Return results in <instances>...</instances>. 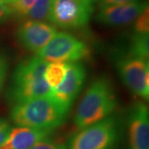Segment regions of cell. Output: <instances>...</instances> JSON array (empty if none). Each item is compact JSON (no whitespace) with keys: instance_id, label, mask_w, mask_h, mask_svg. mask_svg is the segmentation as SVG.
<instances>
[{"instance_id":"obj_21","label":"cell","mask_w":149,"mask_h":149,"mask_svg":"<svg viewBox=\"0 0 149 149\" xmlns=\"http://www.w3.org/2000/svg\"><path fill=\"white\" fill-rule=\"evenodd\" d=\"M13 14V11L10 6L7 3L0 2V22L6 20L8 17Z\"/></svg>"},{"instance_id":"obj_22","label":"cell","mask_w":149,"mask_h":149,"mask_svg":"<svg viewBox=\"0 0 149 149\" xmlns=\"http://www.w3.org/2000/svg\"><path fill=\"white\" fill-rule=\"evenodd\" d=\"M7 68H8V65L6 60L3 57H0V88L2 87L5 79Z\"/></svg>"},{"instance_id":"obj_8","label":"cell","mask_w":149,"mask_h":149,"mask_svg":"<svg viewBox=\"0 0 149 149\" xmlns=\"http://www.w3.org/2000/svg\"><path fill=\"white\" fill-rule=\"evenodd\" d=\"M86 78V70L82 63H67L64 80L56 87L52 88L49 98L56 103L64 111L68 113L73 102L80 93Z\"/></svg>"},{"instance_id":"obj_16","label":"cell","mask_w":149,"mask_h":149,"mask_svg":"<svg viewBox=\"0 0 149 149\" xmlns=\"http://www.w3.org/2000/svg\"><path fill=\"white\" fill-rule=\"evenodd\" d=\"M134 30H135V33H139V34H148L149 33L148 6L135 19Z\"/></svg>"},{"instance_id":"obj_10","label":"cell","mask_w":149,"mask_h":149,"mask_svg":"<svg viewBox=\"0 0 149 149\" xmlns=\"http://www.w3.org/2000/svg\"><path fill=\"white\" fill-rule=\"evenodd\" d=\"M129 149H149V116L148 106L137 102L128 118Z\"/></svg>"},{"instance_id":"obj_14","label":"cell","mask_w":149,"mask_h":149,"mask_svg":"<svg viewBox=\"0 0 149 149\" xmlns=\"http://www.w3.org/2000/svg\"><path fill=\"white\" fill-rule=\"evenodd\" d=\"M133 57L148 60L149 37L148 34L135 33L133 36L129 48V55Z\"/></svg>"},{"instance_id":"obj_9","label":"cell","mask_w":149,"mask_h":149,"mask_svg":"<svg viewBox=\"0 0 149 149\" xmlns=\"http://www.w3.org/2000/svg\"><path fill=\"white\" fill-rule=\"evenodd\" d=\"M56 33V29L43 22L28 20L19 27L17 37L21 45L27 50L37 53Z\"/></svg>"},{"instance_id":"obj_23","label":"cell","mask_w":149,"mask_h":149,"mask_svg":"<svg viewBox=\"0 0 149 149\" xmlns=\"http://www.w3.org/2000/svg\"><path fill=\"white\" fill-rule=\"evenodd\" d=\"M89 1H91H91H93V0H89Z\"/></svg>"},{"instance_id":"obj_24","label":"cell","mask_w":149,"mask_h":149,"mask_svg":"<svg viewBox=\"0 0 149 149\" xmlns=\"http://www.w3.org/2000/svg\"><path fill=\"white\" fill-rule=\"evenodd\" d=\"M14 1H15V0H13V2H14ZM9 5H10V4H9Z\"/></svg>"},{"instance_id":"obj_17","label":"cell","mask_w":149,"mask_h":149,"mask_svg":"<svg viewBox=\"0 0 149 149\" xmlns=\"http://www.w3.org/2000/svg\"><path fill=\"white\" fill-rule=\"evenodd\" d=\"M36 1L37 0H15L9 6L12 8L13 13H16L20 17H26L28 11Z\"/></svg>"},{"instance_id":"obj_3","label":"cell","mask_w":149,"mask_h":149,"mask_svg":"<svg viewBox=\"0 0 149 149\" xmlns=\"http://www.w3.org/2000/svg\"><path fill=\"white\" fill-rule=\"evenodd\" d=\"M67 113L51 98L42 97L15 104L11 118L19 127L52 131L64 123Z\"/></svg>"},{"instance_id":"obj_1","label":"cell","mask_w":149,"mask_h":149,"mask_svg":"<svg viewBox=\"0 0 149 149\" xmlns=\"http://www.w3.org/2000/svg\"><path fill=\"white\" fill-rule=\"evenodd\" d=\"M118 100L111 81L100 77L90 85L76 109L74 122L79 129L109 117Z\"/></svg>"},{"instance_id":"obj_13","label":"cell","mask_w":149,"mask_h":149,"mask_svg":"<svg viewBox=\"0 0 149 149\" xmlns=\"http://www.w3.org/2000/svg\"><path fill=\"white\" fill-rule=\"evenodd\" d=\"M66 69L67 63H48L44 72V79L52 89L56 87L62 82L66 73Z\"/></svg>"},{"instance_id":"obj_6","label":"cell","mask_w":149,"mask_h":149,"mask_svg":"<svg viewBox=\"0 0 149 149\" xmlns=\"http://www.w3.org/2000/svg\"><path fill=\"white\" fill-rule=\"evenodd\" d=\"M94 8L89 0H52L48 20L65 29H76L86 26Z\"/></svg>"},{"instance_id":"obj_11","label":"cell","mask_w":149,"mask_h":149,"mask_svg":"<svg viewBox=\"0 0 149 149\" xmlns=\"http://www.w3.org/2000/svg\"><path fill=\"white\" fill-rule=\"evenodd\" d=\"M148 6V2L138 1L127 4L109 6L101 8L96 19L107 26H124L135 21V19Z\"/></svg>"},{"instance_id":"obj_2","label":"cell","mask_w":149,"mask_h":149,"mask_svg":"<svg viewBox=\"0 0 149 149\" xmlns=\"http://www.w3.org/2000/svg\"><path fill=\"white\" fill-rule=\"evenodd\" d=\"M48 62L32 56L21 61L14 70L9 99L15 104L37 98L49 97L52 88L44 79Z\"/></svg>"},{"instance_id":"obj_12","label":"cell","mask_w":149,"mask_h":149,"mask_svg":"<svg viewBox=\"0 0 149 149\" xmlns=\"http://www.w3.org/2000/svg\"><path fill=\"white\" fill-rule=\"evenodd\" d=\"M51 133L52 131L18 126L11 129L0 149H29L36 143L48 138Z\"/></svg>"},{"instance_id":"obj_18","label":"cell","mask_w":149,"mask_h":149,"mask_svg":"<svg viewBox=\"0 0 149 149\" xmlns=\"http://www.w3.org/2000/svg\"><path fill=\"white\" fill-rule=\"evenodd\" d=\"M29 149H67V148L65 144L56 142L47 138L36 143Z\"/></svg>"},{"instance_id":"obj_15","label":"cell","mask_w":149,"mask_h":149,"mask_svg":"<svg viewBox=\"0 0 149 149\" xmlns=\"http://www.w3.org/2000/svg\"><path fill=\"white\" fill-rule=\"evenodd\" d=\"M52 0H37L26 15L32 21L42 22L49 18Z\"/></svg>"},{"instance_id":"obj_4","label":"cell","mask_w":149,"mask_h":149,"mask_svg":"<svg viewBox=\"0 0 149 149\" xmlns=\"http://www.w3.org/2000/svg\"><path fill=\"white\" fill-rule=\"evenodd\" d=\"M118 138V124L108 117L91 126L80 129L66 146L67 149H113Z\"/></svg>"},{"instance_id":"obj_20","label":"cell","mask_w":149,"mask_h":149,"mask_svg":"<svg viewBox=\"0 0 149 149\" xmlns=\"http://www.w3.org/2000/svg\"><path fill=\"white\" fill-rule=\"evenodd\" d=\"M140 0H100V8L109 6H116V5H123V4H127L130 3H135Z\"/></svg>"},{"instance_id":"obj_19","label":"cell","mask_w":149,"mask_h":149,"mask_svg":"<svg viewBox=\"0 0 149 149\" xmlns=\"http://www.w3.org/2000/svg\"><path fill=\"white\" fill-rule=\"evenodd\" d=\"M10 123L3 118H0V146L5 142L12 129Z\"/></svg>"},{"instance_id":"obj_5","label":"cell","mask_w":149,"mask_h":149,"mask_svg":"<svg viewBox=\"0 0 149 149\" xmlns=\"http://www.w3.org/2000/svg\"><path fill=\"white\" fill-rule=\"evenodd\" d=\"M91 53L88 46L70 33H56L52 40L37 53L48 63L77 62Z\"/></svg>"},{"instance_id":"obj_7","label":"cell","mask_w":149,"mask_h":149,"mask_svg":"<svg viewBox=\"0 0 149 149\" xmlns=\"http://www.w3.org/2000/svg\"><path fill=\"white\" fill-rule=\"evenodd\" d=\"M117 66L121 79L131 92L148 100V60L128 56L118 60Z\"/></svg>"}]
</instances>
